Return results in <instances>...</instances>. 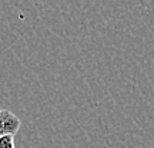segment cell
Instances as JSON below:
<instances>
[{
	"label": "cell",
	"mask_w": 154,
	"mask_h": 148,
	"mask_svg": "<svg viewBox=\"0 0 154 148\" xmlns=\"http://www.w3.org/2000/svg\"><path fill=\"white\" fill-rule=\"evenodd\" d=\"M20 130V120L9 110H0V137L16 135Z\"/></svg>",
	"instance_id": "cell-1"
},
{
	"label": "cell",
	"mask_w": 154,
	"mask_h": 148,
	"mask_svg": "<svg viewBox=\"0 0 154 148\" xmlns=\"http://www.w3.org/2000/svg\"><path fill=\"white\" fill-rule=\"evenodd\" d=\"M0 148H16L14 147V135L0 137Z\"/></svg>",
	"instance_id": "cell-2"
}]
</instances>
